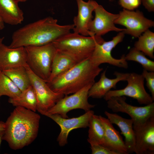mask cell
Masks as SVG:
<instances>
[{"mask_svg": "<svg viewBox=\"0 0 154 154\" xmlns=\"http://www.w3.org/2000/svg\"><path fill=\"white\" fill-rule=\"evenodd\" d=\"M144 78L142 74L135 72L128 73L126 80L127 84L124 88L110 90L104 96L107 101L112 97L127 96L136 99L138 103L145 105L150 104L154 101L146 91L144 86Z\"/></svg>", "mask_w": 154, "mask_h": 154, "instance_id": "cell-6", "label": "cell"}, {"mask_svg": "<svg viewBox=\"0 0 154 154\" xmlns=\"http://www.w3.org/2000/svg\"><path fill=\"white\" fill-rule=\"evenodd\" d=\"M135 137V153L154 154V116L144 123L133 126Z\"/></svg>", "mask_w": 154, "mask_h": 154, "instance_id": "cell-14", "label": "cell"}, {"mask_svg": "<svg viewBox=\"0 0 154 154\" xmlns=\"http://www.w3.org/2000/svg\"><path fill=\"white\" fill-rule=\"evenodd\" d=\"M21 92L11 80L2 72L0 77V97L5 96L9 98H15Z\"/></svg>", "mask_w": 154, "mask_h": 154, "instance_id": "cell-27", "label": "cell"}, {"mask_svg": "<svg viewBox=\"0 0 154 154\" xmlns=\"http://www.w3.org/2000/svg\"><path fill=\"white\" fill-rule=\"evenodd\" d=\"M4 131L0 133V146L2 139L3 137L4 134Z\"/></svg>", "mask_w": 154, "mask_h": 154, "instance_id": "cell-34", "label": "cell"}, {"mask_svg": "<svg viewBox=\"0 0 154 154\" xmlns=\"http://www.w3.org/2000/svg\"><path fill=\"white\" fill-rule=\"evenodd\" d=\"M125 96L110 98L107 101L108 107L115 112L128 114L133 121V126L142 124L154 116V102L139 107L132 106L126 102Z\"/></svg>", "mask_w": 154, "mask_h": 154, "instance_id": "cell-8", "label": "cell"}, {"mask_svg": "<svg viewBox=\"0 0 154 154\" xmlns=\"http://www.w3.org/2000/svg\"><path fill=\"white\" fill-rule=\"evenodd\" d=\"M17 0H0V17L4 23L11 25L21 24L24 14Z\"/></svg>", "mask_w": 154, "mask_h": 154, "instance_id": "cell-20", "label": "cell"}, {"mask_svg": "<svg viewBox=\"0 0 154 154\" xmlns=\"http://www.w3.org/2000/svg\"><path fill=\"white\" fill-rule=\"evenodd\" d=\"M114 23L125 27V30L123 31L125 34L135 38H138L149 28L154 26V21L145 17L140 11H134L124 9L119 12Z\"/></svg>", "mask_w": 154, "mask_h": 154, "instance_id": "cell-11", "label": "cell"}, {"mask_svg": "<svg viewBox=\"0 0 154 154\" xmlns=\"http://www.w3.org/2000/svg\"><path fill=\"white\" fill-rule=\"evenodd\" d=\"M25 47L27 65L34 74L47 82L57 49L52 42L42 46Z\"/></svg>", "mask_w": 154, "mask_h": 154, "instance_id": "cell-5", "label": "cell"}, {"mask_svg": "<svg viewBox=\"0 0 154 154\" xmlns=\"http://www.w3.org/2000/svg\"><path fill=\"white\" fill-rule=\"evenodd\" d=\"M94 114V111L90 110L78 117L70 118H63L58 114L48 115L46 116L52 119L60 127V131L57 141L59 145L62 147L67 143L68 135L72 130L88 127L90 119Z\"/></svg>", "mask_w": 154, "mask_h": 154, "instance_id": "cell-12", "label": "cell"}, {"mask_svg": "<svg viewBox=\"0 0 154 154\" xmlns=\"http://www.w3.org/2000/svg\"><path fill=\"white\" fill-rule=\"evenodd\" d=\"M15 84L21 91L31 85L30 79L25 66H19L2 71Z\"/></svg>", "mask_w": 154, "mask_h": 154, "instance_id": "cell-22", "label": "cell"}, {"mask_svg": "<svg viewBox=\"0 0 154 154\" xmlns=\"http://www.w3.org/2000/svg\"><path fill=\"white\" fill-rule=\"evenodd\" d=\"M4 23L0 17V31L3 30L4 28Z\"/></svg>", "mask_w": 154, "mask_h": 154, "instance_id": "cell-33", "label": "cell"}, {"mask_svg": "<svg viewBox=\"0 0 154 154\" xmlns=\"http://www.w3.org/2000/svg\"><path fill=\"white\" fill-rule=\"evenodd\" d=\"M76 1L78 7V13L73 19L74 27L73 30L74 33L85 36H90L88 26L92 20V12L98 4L93 0H89L87 2L83 0Z\"/></svg>", "mask_w": 154, "mask_h": 154, "instance_id": "cell-15", "label": "cell"}, {"mask_svg": "<svg viewBox=\"0 0 154 154\" xmlns=\"http://www.w3.org/2000/svg\"><path fill=\"white\" fill-rule=\"evenodd\" d=\"M103 70L94 65L89 57L47 83L54 92L67 95L93 84L95 78Z\"/></svg>", "mask_w": 154, "mask_h": 154, "instance_id": "cell-3", "label": "cell"}, {"mask_svg": "<svg viewBox=\"0 0 154 154\" xmlns=\"http://www.w3.org/2000/svg\"><path fill=\"white\" fill-rule=\"evenodd\" d=\"M99 117L104 127V135L102 145L117 154H127L124 141L119 133L107 118L101 116Z\"/></svg>", "mask_w": 154, "mask_h": 154, "instance_id": "cell-17", "label": "cell"}, {"mask_svg": "<svg viewBox=\"0 0 154 154\" xmlns=\"http://www.w3.org/2000/svg\"><path fill=\"white\" fill-rule=\"evenodd\" d=\"M40 118L35 112L16 107L5 122L2 139L15 150L28 145L37 135Z\"/></svg>", "mask_w": 154, "mask_h": 154, "instance_id": "cell-2", "label": "cell"}, {"mask_svg": "<svg viewBox=\"0 0 154 154\" xmlns=\"http://www.w3.org/2000/svg\"><path fill=\"white\" fill-rule=\"evenodd\" d=\"M37 102V110L44 115L64 95L53 91L47 82L34 74L27 65L25 66Z\"/></svg>", "mask_w": 154, "mask_h": 154, "instance_id": "cell-9", "label": "cell"}, {"mask_svg": "<svg viewBox=\"0 0 154 154\" xmlns=\"http://www.w3.org/2000/svg\"><path fill=\"white\" fill-rule=\"evenodd\" d=\"M141 3L148 11H154V0H141Z\"/></svg>", "mask_w": 154, "mask_h": 154, "instance_id": "cell-31", "label": "cell"}, {"mask_svg": "<svg viewBox=\"0 0 154 154\" xmlns=\"http://www.w3.org/2000/svg\"><path fill=\"white\" fill-rule=\"evenodd\" d=\"M107 118L112 124L116 125L120 129L121 134L125 137V143L128 154L135 153V137L133 128V121L131 119L122 117L116 114L104 112Z\"/></svg>", "mask_w": 154, "mask_h": 154, "instance_id": "cell-18", "label": "cell"}, {"mask_svg": "<svg viewBox=\"0 0 154 154\" xmlns=\"http://www.w3.org/2000/svg\"><path fill=\"white\" fill-rule=\"evenodd\" d=\"M123 31L120 32L112 39L108 41L96 44L94 49L90 57L93 64L97 66L103 63H108L120 68H127L128 64L124 54L120 59L113 57L111 52L119 43L121 42L125 36Z\"/></svg>", "mask_w": 154, "mask_h": 154, "instance_id": "cell-10", "label": "cell"}, {"mask_svg": "<svg viewBox=\"0 0 154 154\" xmlns=\"http://www.w3.org/2000/svg\"><path fill=\"white\" fill-rule=\"evenodd\" d=\"M120 5L123 9L133 10L141 4V0H119Z\"/></svg>", "mask_w": 154, "mask_h": 154, "instance_id": "cell-30", "label": "cell"}, {"mask_svg": "<svg viewBox=\"0 0 154 154\" xmlns=\"http://www.w3.org/2000/svg\"><path fill=\"white\" fill-rule=\"evenodd\" d=\"M73 24L60 25L57 20L47 17L29 23L13 33L11 48L44 45L70 32Z\"/></svg>", "mask_w": 154, "mask_h": 154, "instance_id": "cell-1", "label": "cell"}, {"mask_svg": "<svg viewBox=\"0 0 154 154\" xmlns=\"http://www.w3.org/2000/svg\"><path fill=\"white\" fill-rule=\"evenodd\" d=\"M106 70L101 73L100 80L94 82L90 89L88 94L89 97L94 98H101L112 88H116L117 83L120 81H126L128 73L115 72L114 74L116 77L110 79L106 76Z\"/></svg>", "mask_w": 154, "mask_h": 154, "instance_id": "cell-19", "label": "cell"}, {"mask_svg": "<svg viewBox=\"0 0 154 154\" xmlns=\"http://www.w3.org/2000/svg\"><path fill=\"white\" fill-rule=\"evenodd\" d=\"M5 127V122L0 121V133L4 130Z\"/></svg>", "mask_w": 154, "mask_h": 154, "instance_id": "cell-32", "label": "cell"}, {"mask_svg": "<svg viewBox=\"0 0 154 154\" xmlns=\"http://www.w3.org/2000/svg\"><path fill=\"white\" fill-rule=\"evenodd\" d=\"M77 63L69 55L57 50L53 59L50 76L47 82H50Z\"/></svg>", "mask_w": 154, "mask_h": 154, "instance_id": "cell-21", "label": "cell"}, {"mask_svg": "<svg viewBox=\"0 0 154 154\" xmlns=\"http://www.w3.org/2000/svg\"><path fill=\"white\" fill-rule=\"evenodd\" d=\"M89 143L92 154H117L101 144L93 143Z\"/></svg>", "mask_w": 154, "mask_h": 154, "instance_id": "cell-29", "label": "cell"}, {"mask_svg": "<svg viewBox=\"0 0 154 154\" xmlns=\"http://www.w3.org/2000/svg\"><path fill=\"white\" fill-rule=\"evenodd\" d=\"M95 17L90 23L88 30L91 36L94 35L101 37L111 31L120 32L125 29H120L115 25L114 21L118 16L106 11L100 5L98 4L94 9Z\"/></svg>", "mask_w": 154, "mask_h": 154, "instance_id": "cell-13", "label": "cell"}, {"mask_svg": "<svg viewBox=\"0 0 154 154\" xmlns=\"http://www.w3.org/2000/svg\"><path fill=\"white\" fill-rule=\"evenodd\" d=\"M127 61L137 62L141 64L143 69L149 71L154 72V62L148 58L142 52L134 47L131 48L129 53L125 55Z\"/></svg>", "mask_w": 154, "mask_h": 154, "instance_id": "cell-26", "label": "cell"}, {"mask_svg": "<svg viewBox=\"0 0 154 154\" xmlns=\"http://www.w3.org/2000/svg\"><path fill=\"white\" fill-rule=\"evenodd\" d=\"M104 41L102 37L85 36L70 32L52 43L57 50L69 55L79 63L90 57L97 43L101 44Z\"/></svg>", "mask_w": 154, "mask_h": 154, "instance_id": "cell-4", "label": "cell"}, {"mask_svg": "<svg viewBox=\"0 0 154 154\" xmlns=\"http://www.w3.org/2000/svg\"><path fill=\"white\" fill-rule=\"evenodd\" d=\"M141 74L146 81V86L154 100V72L149 71L143 69Z\"/></svg>", "mask_w": 154, "mask_h": 154, "instance_id": "cell-28", "label": "cell"}, {"mask_svg": "<svg viewBox=\"0 0 154 154\" xmlns=\"http://www.w3.org/2000/svg\"><path fill=\"white\" fill-rule=\"evenodd\" d=\"M138 38V40L135 43L134 47L145 55L154 59V33L148 29Z\"/></svg>", "mask_w": 154, "mask_h": 154, "instance_id": "cell-25", "label": "cell"}, {"mask_svg": "<svg viewBox=\"0 0 154 154\" xmlns=\"http://www.w3.org/2000/svg\"><path fill=\"white\" fill-rule=\"evenodd\" d=\"M2 73V71L0 69V77L1 76V75Z\"/></svg>", "mask_w": 154, "mask_h": 154, "instance_id": "cell-37", "label": "cell"}, {"mask_svg": "<svg viewBox=\"0 0 154 154\" xmlns=\"http://www.w3.org/2000/svg\"><path fill=\"white\" fill-rule=\"evenodd\" d=\"M19 2H25L27 1V0H17Z\"/></svg>", "mask_w": 154, "mask_h": 154, "instance_id": "cell-36", "label": "cell"}, {"mask_svg": "<svg viewBox=\"0 0 154 154\" xmlns=\"http://www.w3.org/2000/svg\"><path fill=\"white\" fill-rule=\"evenodd\" d=\"M92 84L85 86L71 95H65L49 109L44 116L58 114L63 118H67V114L72 110L81 109L86 112L91 110L95 106L88 101L89 90Z\"/></svg>", "mask_w": 154, "mask_h": 154, "instance_id": "cell-7", "label": "cell"}, {"mask_svg": "<svg viewBox=\"0 0 154 154\" xmlns=\"http://www.w3.org/2000/svg\"><path fill=\"white\" fill-rule=\"evenodd\" d=\"M27 65L25 47L11 48L2 43L0 46V69L2 71L10 68Z\"/></svg>", "mask_w": 154, "mask_h": 154, "instance_id": "cell-16", "label": "cell"}, {"mask_svg": "<svg viewBox=\"0 0 154 154\" xmlns=\"http://www.w3.org/2000/svg\"><path fill=\"white\" fill-rule=\"evenodd\" d=\"M4 37H2L0 38V46L2 43H3V42L4 40Z\"/></svg>", "mask_w": 154, "mask_h": 154, "instance_id": "cell-35", "label": "cell"}, {"mask_svg": "<svg viewBox=\"0 0 154 154\" xmlns=\"http://www.w3.org/2000/svg\"><path fill=\"white\" fill-rule=\"evenodd\" d=\"M8 102L15 107H23L35 112L37 111V100L31 85L21 91L17 97L9 98Z\"/></svg>", "mask_w": 154, "mask_h": 154, "instance_id": "cell-23", "label": "cell"}, {"mask_svg": "<svg viewBox=\"0 0 154 154\" xmlns=\"http://www.w3.org/2000/svg\"><path fill=\"white\" fill-rule=\"evenodd\" d=\"M88 141L102 145L104 140V129L99 116L94 114L89 123Z\"/></svg>", "mask_w": 154, "mask_h": 154, "instance_id": "cell-24", "label": "cell"}]
</instances>
